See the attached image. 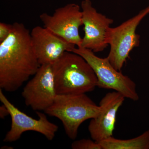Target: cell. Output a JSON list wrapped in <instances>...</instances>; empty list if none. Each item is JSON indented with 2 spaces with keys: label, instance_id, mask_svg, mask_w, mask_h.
<instances>
[{
  "label": "cell",
  "instance_id": "6da1fadb",
  "mask_svg": "<svg viewBox=\"0 0 149 149\" xmlns=\"http://www.w3.org/2000/svg\"><path fill=\"white\" fill-rule=\"evenodd\" d=\"M40 65L30 32L24 24L15 22L10 35L0 43V89L10 93L17 91Z\"/></svg>",
  "mask_w": 149,
  "mask_h": 149
},
{
  "label": "cell",
  "instance_id": "7a4b0ae2",
  "mask_svg": "<svg viewBox=\"0 0 149 149\" xmlns=\"http://www.w3.org/2000/svg\"><path fill=\"white\" fill-rule=\"evenodd\" d=\"M52 65L57 95L86 94L97 87L95 73L81 56L66 52Z\"/></svg>",
  "mask_w": 149,
  "mask_h": 149
},
{
  "label": "cell",
  "instance_id": "3957f363",
  "mask_svg": "<svg viewBox=\"0 0 149 149\" xmlns=\"http://www.w3.org/2000/svg\"><path fill=\"white\" fill-rule=\"evenodd\" d=\"M100 107L85 94L60 95L56 96L53 103L45 111L62 123L68 138H77L80 125L88 119L95 117Z\"/></svg>",
  "mask_w": 149,
  "mask_h": 149
},
{
  "label": "cell",
  "instance_id": "277c9868",
  "mask_svg": "<svg viewBox=\"0 0 149 149\" xmlns=\"http://www.w3.org/2000/svg\"><path fill=\"white\" fill-rule=\"evenodd\" d=\"M70 52L81 56L90 65L97 76V87L116 91L125 98L133 101L139 100V96L136 91V83L121 71L116 70L107 57H99L93 51L82 47H74Z\"/></svg>",
  "mask_w": 149,
  "mask_h": 149
},
{
  "label": "cell",
  "instance_id": "5b68a950",
  "mask_svg": "<svg viewBox=\"0 0 149 149\" xmlns=\"http://www.w3.org/2000/svg\"><path fill=\"white\" fill-rule=\"evenodd\" d=\"M148 13L149 6L119 26L109 29L107 42L110 46V50L107 57L116 70L121 71L130 52L133 48L139 47L140 36L136 34V29Z\"/></svg>",
  "mask_w": 149,
  "mask_h": 149
},
{
  "label": "cell",
  "instance_id": "8992f818",
  "mask_svg": "<svg viewBox=\"0 0 149 149\" xmlns=\"http://www.w3.org/2000/svg\"><path fill=\"white\" fill-rule=\"evenodd\" d=\"M0 100L7 108L11 119L10 129L6 134L4 142L16 141L20 139L23 133L29 131L41 133L50 141L55 138L58 127L48 120L45 114L37 111L39 119L30 117L11 103L1 89H0Z\"/></svg>",
  "mask_w": 149,
  "mask_h": 149
},
{
  "label": "cell",
  "instance_id": "52a82bcc",
  "mask_svg": "<svg viewBox=\"0 0 149 149\" xmlns=\"http://www.w3.org/2000/svg\"><path fill=\"white\" fill-rule=\"evenodd\" d=\"M40 19L44 27L70 44L80 47L82 38L79 28L83 25V14L80 6L70 3L56 9L52 15L41 14Z\"/></svg>",
  "mask_w": 149,
  "mask_h": 149
},
{
  "label": "cell",
  "instance_id": "ba28073f",
  "mask_svg": "<svg viewBox=\"0 0 149 149\" xmlns=\"http://www.w3.org/2000/svg\"><path fill=\"white\" fill-rule=\"evenodd\" d=\"M57 95L51 64L40 65L22 93L26 105L37 111H45L53 103Z\"/></svg>",
  "mask_w": 149,
  "mask_h": 149
},
{
  "label": "cell",
  "instance_id": "9c48e42d",
  "mask_svg": "<svg viewBox=\"0 0 149 149\" xmlns=\"http://www.w3.org/2000/svg\"><path fill=\"white\" fill-rule=\"evenodd\" d=\"M81 7L85 34L80 47L94 53L102 52L108 46L107 36L113 20L97 12L90 0L82 1Z\"/></svg>",
  "mask_w": 149,
  "mask_h": 149
},
{
  "label": "cell",
  "instance_id": "30bf717a",
  "mask_svg": "<svg viewBox=\"0 0 149 149\" xmlns=\"http://www.w3.org/2000/svg\"><path fill=\"white\" fill-rule=\"evenodd\" d=\"M125 98L116 91L106 94L100 103V111L91 119L88 129L91 139L98 143L113 136L116 114Z\"/></svg>",
  "mask_w": 149,
  "mask_h": 149
},
{
  "label": "cell",
  "instance_id": "8fae6325",
  "mask_svg": "<svg viewBox=\"0 0 149 149\" xmlns=\"http://www.w3.org/2000/svg\"><path fill=\"white\" fill-rule=\"evenodd\" d=\"M33 49L40 65L53 64L75 45L67 42L45 27H34L30 32Z\"/></svg>",
  "mask_w": 149,
  "mask_h": 149
},
{
  "label": "cell",
  "instance_id": "7c38bea8",
  "mask_svg": "<svg viewBox=\"0 0 149 149\" xmlns=\"http://www.w3.org/2000/svg\"><path fill=\"white\" fill-rule=\"evenodd\" d=\"M100 143L102 149H149V130L133 139L121 140L112 136Z\"/></svg>",
  "mask_w": 149,
  "mask_h": 149
},
{
  "label": "cell",
  "instance_id": "4fadbf2b",
  "mask_svg": "<svg viewBox=\"0 0 149 149\" xmlns=\"http://www.w3.org/2000/svg\"><path fill=\"white\" fill-rule=\"evenodd\" d=\"M72 149H102L100 143L90 139H82L74 141L71 144Z\"/></svg>",
  "mask_w": 149,
  "mask_h": 149
},
{
  "label": "cell",
  "instance_id": "5bb4252c",
  "mask_svg": "<svg viewBox=\"0 0 149 149\" xmlns=\"http://www.w3.org/2000/svg\"><path fill=\"white\" fill-rule=\"evenodd\" d=\"M13 28V24L0 23V43L6 40L10 35Z\"/></svg>",
  "mask_w": 149,
  "mask_h": 149
},
{
  "label": "cell",
  "instance_id": "9a60e30c",
  "mask_svg": "<svg viewBox=\"0 0 149 149\" xmlns=\"http://www.w3.org/2000/svg\"><path fill=\"white\" fill-rule=\"evenodd\" d=\"M9 115L8 110L4 105L3 104L0 107V116L1 118H4L7 116Z\"/></svg>",
  "mask_w": 149,
  "mask_h": 149
}]
</instances>
